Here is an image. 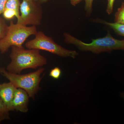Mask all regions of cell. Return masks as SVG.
Here are the masks:
<instances>
[{"label":"cell","instance_id":"8fae6325","mask_svg":"<svg viewBox=\"0 0 124 124\" xmlns=\"http://www.w3.org/2000/svg\"><path fill=\"white\" fill-rule=\"evenodd\" d=\"M8 109L0 97V121L10 119Z\"/></svg>","mask_w":124,"mask_h":124},{"label":"cell","instance_id":"3957f363","mask_svg":"<svg viewBox=\"0 0 124 124\" xmlns=\"http://www.w3.org/2000/svg\"><path fill=\"white\" fill-rule=\"evenodd\" d=\"M45 70L42 67L36 71L24 75L9 72L4 67L0 68V74L9 80L17 88L25 90L29 97L35 98V95L40 89L39 85Z\"/></svg>","mask_w":124,"mask_h":124},{"label":"cell","instance_id":"2e32d148","mask_svg":"<svg viewBox=\"0 0 124 124\" xmlns=\"http://www.w3.org/2000/svg\"><path fill=\"white\" fill-rule=\"evenodd\" d=\"M61 70L58 67H55L50 72L49 76L54 79H58L61 75Z\"/></svg>","mask_w":124,"mask_h":124},{"label":"cell","instance_id":"7c38bea8","mask_svg":"<svg viewBox=\"0 0 124 124\" xmlns=\"http://www.w3.org/2000/svg\"><path fill=\"white\" fill-rule=\"evenodd\" d=\"M115 17V22L124 24V2H122L120 7L117 9Z\"/></svg>","mask_w":124,"mask_h":124},{"label":"cell","instance_id":"6da1fadb","mask_svg":"<svg viewBox=\"0 0 124 124\" xmlns=\"http://www.w3.org/2000/svg\"><path fill=\"white\" fill-rule=\"evenodd\" d=\"M11 48L10 55L11 62L6 68L9 72L20 74L24 69H36L47 64V59L40 54L39 50L26 49L23 46Z\"/></svg>","mask_w":124,"mask_h":124},{"label":"cell","instance_id":"5bb4252c","mask_svg":"<svg viewBox=\"0 0 124 124\" xmlns=\"http://www.w3.org/2000/svg\"><path fill=\"white\" fill-rule=\"evenodd\" d=\"M8 26L4 19L0 17V40L5 35Z\"/></svg>","mask_w":124,"mask_h":124},{"label":"cell","instance_id":"44dd1931","mask_svg":"<svg viewBox=\"0 0 124 124\" xmlns=\"http://www.w3.org/2000/svg\"><path fill=\"white\" fill-rule=\"evenodd\" d=\"M123 97H124V93H123Z\"/></svg>","mask_w":124,"mask_h":124},{"label":"cell","instance_id":"9a60e30c","mask_svg":"<svg viewBox=\"0 0 124 124\" xmlns=\"http://www.w3.org/2000/svg\"><path fill=\"white\" fill-rule=\"evenodd\" d=\"M85 10L86 11V15L87 17L91 15L93 10V0H85Z\"/></svg>","mask_w":124,"mask_h":124},{"label":"cell","instance_id":"30bf717a","mask_svg":"<svg viewBox=\"0 0 124 124\" xmlns=\"http://www.w3.org/2000/svg\"><path fill=\"white\" fill-rule=\"evenodd\" d=\"M20 3L19 0H7L5 9H10L15 10L18 16L17 20L20 17Z\"/></svg>","mask_w":124,"mask_h":124},{"label":"cell","instance_id":"7a4b0ae2","mask_svg":"<svg viewBox=\"0 0 124 124\" xmlns=\"http://www.w3.org/2000/svg\"><path fill=\"white\" fill-rule=\"evenodd\" d=\"M63 35L64 42L74 45L81 51H90L95 54L114 50L124 51V40L113 38L109 32L103 38L93 39L90 43H85L67 32L63 33Z\"/></svg>","mask_w":124,"mask_h":124},{"label":"cell","instance_id":"d6986e66","mask_svg":"<svg viewBox=\"0 0 124 124\" xmlns=\"http://www.w3.org/2000/svg\"><path fill=\"white\" fill-rule=\"evenodd\" d=\"M85 0H70L71 4L73 6H76L81 2Z\"/></svg>","mask_w":124,"mask_h":124},{"label":"cell","instance_id":"ffe728a7","mask_svg":"<svg viewBox=\"0 0 124 124\" xmlns=\"http://www.w3.org/2000/svg\"><path fill=\"white\" fill-rule=\"evenodd\" d=\"M37 2H39V3L40 4H44V3H46V2L48 1L49 0H34Z\"/></svg>","mask_w":124,"mask_h":124},{"label":"cell","instance_id":"4fadbf2b","mask_svg":"<svg viewBox=\"0 0 124 124\" xmlns=\"http://www.w3.org/2000/svg\"><path fill=\"white\" fill-rule=\"evenodd\" d=\"M3 17L7 20H10L14 17L18 18V16L16 11L12 9H5L2 14Z\"/></svg>","mask_w":124,"mask_h":124},{"label":"cell","instance_id":"ba28073f","mask_svg":"<svg viewBox=\"0 0 124 124\" xmlns=\"http://www.w3.org/2000/svg\"><path fill=\"white\" fill-rule=\"evenodd\" d=\"M17 88L10 82L0 84V97L9 111Z\"/></svg>","mask_w":124,"mask_h":124},{"label":"cell","instance_id":"8992f818","mask_svg":"<svg viewBox=\"0 0 124 124\" xmlns=\"http://www.w3.org/2000/svg\"><path fill=\"white\" fill-rule=\"evenodd\" d=\"M20 15L17 23L25 26H39L43 14L41 4L34 0H22L20 3Z\"/></svg>","mask_w":124,"mask_h":124},{"label":"cell","instance_id":"e0dca14e","mask_svg":"<svg viewBox=\"0 0 124 124\" xmlns=\"http://www.w3.org/2000/svg\"><path fill=\"white\" fill-rule=\"evenodd\" d=\"M115 0H107L108 3L106 12L108 15L111 14L113 12Z\"/></svg>","mask_w":124,"mask_h":124},{"label":"cell","instance_id":"ac0fdd59","mask_svg":"<svg viewBox=\"0 0 124 124\" xmlns=\"http://www.w3.org/2000/svg\"><path fill=\"white\" fill-rule=\"evenodd\" d=\"M7 0H0V15L2 14L5 8Z\"/></svg>","mask_w":124,"mask_h":124},{"label":"cell","instance_id":"9c48e42d","mask_svg":"<svg viewBox=\"0 0 124 124\" xmlns=\"http://www.w3.org/2000/svg\"><path fill=\"white\" fill-rule=\"evenodd\" d=\"M93 21L105 24L113 29L117 35L124 37V24L116 23H110L101 19H97L93 20Z\"/></svg>","mask_w":124,"mask_h":124},{"label":"cell","instance_id":"52a82bcc","mask_svg":"<svg viewBox=\"0 0 124 124\" xmlns=\"http://www.w3.org/2000/svg\"><path fill=\"white\" fill-rule=\"evenodd\" d=\"M29 98V95L25 90L17 88L15 93L10 111L16 110L23 113L27 112Z\"/></svg>","mask_w":124,"mask_h":124},{"label":"cell","instance_id":"5b68a950","mask_svg":"<svg viewBox=\"0 0 124 124\" xmlns=\"http://www.w3.org/2000/svg\"><path fill=\"white\" fill-rule=\"evenodd\" d=\"M35 38L26 42V48L48 51L62 57L75 58L78 53L74 50L64 48L55 43L53 38L46 36L42 31H37Z\"/></svg>","mask_w":124,"mask_h":124},{"label":"cell","instance_id":"277c9868","mask_svg":"<svg viewBox=\"0 0 124 124\" xmlns=\"http://www.w3.org/2000/svg\"><path fill=\"white\" fill-rule=\"evenodd\" d=\"M37 32L35 26H23L11 21L5 35L0 40V52L5 53L13 46L22 47L27 39Z\"/></svg>","mask_w":124,"mask_h":124}]
</instances>
